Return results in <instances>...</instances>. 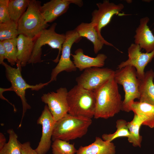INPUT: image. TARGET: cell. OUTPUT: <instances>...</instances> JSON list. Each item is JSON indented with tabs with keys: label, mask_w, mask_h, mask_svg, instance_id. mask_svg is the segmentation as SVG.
Returning a JSON list of instances; mask_svg holds the SVG:
<instances>
[{
	"label": "cell",
	"mask_w": 154,
	"mask_h": 154,
	"mask_svg": "<svg viewBox=\"0 0 154 154\" xmlns=\"http://www.w3.org/2000/svg\"><path fill=\"white\" fill-rule=\"evenodd\" d=\"M94 92L96 99L95 118L107 119L121 110V97L114 77L106 81Z\"/></svg>",
	"instance_id": "cell-1"
},
{
	"label": "cell",
	"mask_w": 154,
	"mask_h": 154,
	"mask_svg": "<svg viewBox=\"0 0 154 154\" xmlns=\"http://www.w3.org/2000/svg\"><path fill=\"white\" fill-rule=\"evenodd\" d=\"M91 119L67 114L55 122L52 140L66 141L80 138L86 135L92 123Z\"/></svg>",
	"instance_id": "cell-2"
},
{
	"label": "cell",
	"mask_w": 154,
	"mask_h": 154,
	"mask_svg": "<svg viewBox=\"0 0 154 154\" xmlns=\"http://www.w3.org/2000/svg\"><path fill=\"white\" fill-rule=\"evenodd\" d=\"M68 113L92 119L94 117L96 99L94 92L76 85L68 92Z\"/></svg>",
	"instance_id": "cell-3"
},
{
	"label": "cell",
	"mask_w": 154,
	"mask_h": 154,
	"mask_svg": "<svg viewBox=\"0 0 154 154\" xmlns=\"http://www.w3.org/2000/svg\"><path fill=\"white\" fill-rule=\"evenodd\" d=\"M41 2L30 0L27 9L17 23L18 35L22 34L33 40L49 25L40 9Z\"/></svg>",
	"instance_id": "cell-4"
},
{
	"label": "cell",
	"mask_w": 154,
	"mask_h": 154,
	"mask_svg": "<svg viewBox=\"0 0 154 154\" xmlns=\"http://www.w3.org/2000/svg\"><path fill=\"white\" fill-rule=\"evenodd\" d=\"M114 78L117 84L122 86L125 97L122 101L121 110L127 112L131 111L130 106L136 99H139V80L135 68L128 65L115 71Z\"/></svg>",
	"instance_id": "cell-5"
},
{
	"label": "cell",
	"mask_w": 154,
	"mask_h": 154,
	"mask_svg": "<svg viewBox=\"0 0 154 154\" xmlns=\"http://www.w3.org/2000/svg\"><path fill=\"white\" fill-rule=\"evenodd\" d=\"M56 25V23H53L48 29L42 31L33 40V51L28 64H35L41 62L42 47L46 44L48 45L52 48L58 50V55L53 61L56 63L58 62L62 45L66 37L65 34H58L55 32Z\"/></svg>",
	"instance_id": "cell-6"
},
{
	"label": "cell",
	"mask_w": 154,
	"mask_h": 154,
	"mask_svg": "<svg viewBox=\"0 0 154 154\" xmlns=\"http://www.w3.org/2000/svg\"><path fill=\"white\" fill-rule=\"evenodd\" d=\"M5 69L6 78L11 83L13 91L21 98L23 106V113L21 121L19 125L20 127L25 113L27 110L30 109L31 106L27 103L25 98V91L28 89L32 90L38 91L47 85L51 82L50 80L47 82L40 83L35 85H30L27 84L23 78L21 74V68L20 66L14 68L4 62L2 65Z\"/></svg>",
	"instance_id": "cell-7"
},
{
	"label": "cell",
	"mask_w": 154,
	"mask_h": 154,
	"mask_svg": "<svg viewBox=\"0 0 154 154\" xmlns=\"http://www.w3.org/2000/svg\"><path fill=\"white\" fill-rule=\"evenodd\" d=\"M96 5L98 9L94 10L92 13L91 23L93 25L100 40L107 45L114 47L113 44L106 40L102 37L101 31L102 29L110 22L115 15H118L124 8L121 3L116 4L110 2L108 0H104L102 3H97Z\"/></svg>",
	"instance_id": "cell-8"
},
{
	"label": "cell",
	"mask_w": 154,
	"mask_h": 154,
	"mask_svg": "<svg viewBox=\"0 0 154 154\" xmlns=\"http://www.w3.org/2000/svg\"><path fill=\"white\" fill-rule=\"evenodd\" d=\"M66 39L62 46L61 57L56 66L52 69L50 79L51 82L56 80L57 75L63 71L67 72L76 70L73 62L70 59L71 50L73 44L78 42L82 38L76 30L68 31L65 34Z\"/></svg>",
	"instance_id": "cell-9"
},
{
	"label": "cell",
	"mask_w": 154,
	"mask_h": 154,
	"mask_svg": "<svg viewBox=\"0 0 154 154\" xmlns=\"http://www.w3.org/2000/svg\"><path fill=\"white\" fill-rule=\"evenodd\" d=\"M115 71L107 68L92 67L84 70L76 78L77 85L94 92L108 80L114 77Z\"/></svg>",
	"instance_id": "cell-10"
},
{
	"label": "cell",
	"mask_w": 154,
	"mask_h": 154,
	"mask_svg": "<svg viewBox=\"0 0 154 154\" xmlns=\"http://www.w3.org/2000/svg\"><path fill=\"white\" fill-rule=\"evenodd\" d=\"M68 92L66 88L61 87L55 92L44 94L41 97L42 101L47 105L55 121L68 113Z\"/></svg>",
	"instance_id": "cell-11"
},
{
	"label": "cell",
	"mask_w": 154,
	"mask_h": 154,
	"mask_svg": "<svg viewBox=\"0 0 154 154\" xmlns=\"http://www.w3.org/2000/svg\"><path fill=\"white\" fill-rule=\"evenodd\" d=\"M141 50L138 45L131 44L127 49L128 59L121 62L118 65L117 68L120 69L128 65L133 66L136 69L138 78H143L145 74V68L154 58V50L149 53L142 52Z\"/></svg>",
	"instance_id": "cell-12"
},
{
	"label": "cell",
	"mask_w": 154,
	"mask_h": 154,
	"mask_svg": "<svg viewBox=\"0 0 154 154\" xmlns=\"http://www.w3.org/2000/svg\"><path fill=\"white\" fill-rule=\"evenodd\" d=\"M56 122L46 104L37 120V123L42 126V136L37 147L35 149L38 154H46L49 150Z\"/></svg>",
	"instance_id": "cell-13"
},
{
	"label": "cell",
	"mask_w": 154,
	"mask_h": 154,
	"mask_svg": "<svg viewBox=\"0 0 154 154\" xmlns=\"http://www.w3.org/2000/svg\"><path fill=\"white\" fill-rule=\"evenodd\" d=\"M71 4L81 7L83 2L81 0H51L41 6L40 11L46 22L51 23L66 13Z\"/></svg>",
	"instance_id": "cell-14"
},
{
	"label": "cell",
	"mask_w": 154,
	"mask_h": 154,
	"mask_svg": "<svg viewBox=\"0 0 154 154\" xmlns=\"http://www.w3.org/2000/svg\"><path fill=\"white\" fill-rule=\"evenodd\" d=\"M149 21L147 17L141 18L140 23L135 30L134 36L135 44L138 45L141 49L149 53L154 50V35L150 29L147 23Z\"/></svg>",
	"instance_id": "cell-15"
},
{
	"label": "cell",
	"mask_w": 154,
	"mask_h": 154,
	"mask_svg": "<svg viewBox=\"0 0 154 154\" xmlns=\"http://www.w3.org/2000/svg\"><path fill=\"white\" fill-rule=\"evenodd\" d=\"M73 62L76 68L80 71L92 67H102L105 64L107 56L104 54L100 53L95 57H92L84 54L82 49L79 48L71 54Z\"/></svg>",
	"instance_id": "cell-16"
},
{
	"label": "cell",
	"mask_w": 154,
	"mask_h": 154,
	"mask_svg": "<svg viewBox=\"0 0 154 154\" xmlns=\"http://www.w3.org/2000/svg\"><path fill=\"white\" fill-rule=\"evenodd\" d=\"M154 72L151 69L145 72L143 78L139 79V102L154 105Z\"/></svg>",
	"instance_id": "cell-17"
},
{
	"label": "cell",
	"mask_w": 154,
	"mask_h": 154,
	"mask_svg": "<svg viewBox=\"0 0 154 154\" xmlns=\"http://www.w3.org/2000/svg\"><path fill=\"white\" fill-rule=\"evenodd\" d=\"M116 146L112 142L105 141L98 137L90 144L80 146L76 154H115Z\"/></svg>",
	"instance_id": "cell-18"
},
{
	"label": "cell",
	"mask_w": 154,
	"mask_h": 154,
	"mask_svg": "<svg viewBox=\"0 0 154 154\" xmlns=\"http://www.w3.org/2000/svg\"><path fill=\"white\" fill-rule=\"evenodd\" d=\"M34 41L32 38L22 34L17 37V59L16 64L25 66L30 59L33 51Z\"/></svg>",
	"instance_id": "cell-19"
},
{
	"label": "cell",
	"mask_w": 154,
	"mask_h": 154,
	"mask_svg": "<svg viewBox=\"0 0 154 154\" xmlns=\"http://www.w3.org/2000/svg\"><path fill=\"white\" fill-rule=\"evenodd\" d=\"M75 29L79 36L84 37L90 41L94 46V53L97 54L102 48L104 44L100 39L98 33L92 23L82 22Z\"/></svg>",
	"instance_id": "cell-20"
},
{
	"label": "cell",
	"mask_w": 154,
	"mask_h": 154,
	"mask_svg": "<svg viewBox=\"0 0 154 154\" xmlns=\"http://www.w3.org/2000/svg\"><path fill=\"white\" fill-rule=\"evenodd\" d=\"M134 114L142 117L144 120L142 125L150 128L154 127V105L148 103L134 101L130 106Z\"/></svg>",
	"instance_id": "cell-21"
},
{
	"label": "cell",
	"mask_w": 154,
	"mask_h": 154,
	"mask_svg": "<svg viewBox=\"0 0 154 154\" xmlns=\"http://www.w3.org/2000/svg\"><path fill=\"white\" fill-rule=\"evenodd\" d=\"M144 121L142 117L134 114L132 120L127 122V125L130 134L128 140L134 147H141L142 138L140 135L139 130Z\"/></svg>",
	"instance_id": "cell-22"
},
{
	"label": "cell",
	"mask_w": 154,
	"mask_h": 154,
	"mask_svg": "<svg viewBox=\"0 0 154 154\" xmlns=\"http://www.w3.org/2000/svg\"><path fill=\"white\" fill-rule=\"evenodd\" d=\"M30 0H9L8 10L11 19L17 23L27 10Z\"/></svg>",
	"instance_id": "cell-23"
},
{
	"label": "cell",
	"mask_w": 154,
	"mask_h": 154,
	"mask_svg": "<svg viewBox=\"0 0 154 154\" xmlns=\"http://www.w3.org/2000/svg\"><path fill=\"white\" fill-rule=\"evenodd\" d=\"M9 134L8 142L0 150V154H21V143L18 139V137L12 129H8Z\"/></svg>",
	"instance_id": "cell-24"
},
{
	"label": "cell",
	"mask_w": 154,
	"mask_h": 154,
	"mask_svg": "<svg viewBox=\"0 0 154 154\" xmlns=\"http://www.w3.org/2000/svg\"><path fill=\"white\" fill-rule=\"evenodd\" d=\"M17 23L11 20L0 23V41L17 37Z\"/></svg>",
	"instance_id": "cell-25"
},
{
	"label": "cell",
	"mask_w": 154,
	"mask_h": 154,
	"mask_svg": "<svg viewBox=\"0 0 154 154\" xmlns=\"http://www.w3.org/2000/svg\"><path fill=\"white\" fill-rule=\"evenodd\" d=\"M127 124V122L124 119L117 120L116 123V131L113 133L103 134L102 139L105 141L112 142L118 137L128 138L130 136V134Z\"/></svg>",
	"instance_id": "cell-26"
},
{
	"label": "cell",
	"mask_w": 154,
	"mask_h": 154,
	"mask_svg": "<svg viewBox=\"0 0 154 154\" xmlns=\"http://www.w3.org/2000/svg\"><path fill=\"white\" fill-rule=\"evenodd\" d=\"M4 47L7 61L13 66L16 63L17 59V37L1 41Z\"/></svg>",
	"instance_id": "cell-27"
},
{
	"label": "cell",
	"mask_w": 154,
	"mask_h": 154,
	"mask_svg": "<svg viewBox=\"0 0 154 154\" xmlns=\"http://www.w3.org/2000/svg\"><path fill=\"white\" fill-rule=\"evenodd\" d=\"M51 146L53 154H75L77 150L74 144L60 139L54 141Z\"/></svg>",
	"instance_id": "cell-28"
},
{
	"label": "cell",
	"mask_w": 154,
	"mask_h": 154,
	"mask_svg": "<svg viewBox=\"0 0 154 154\" xmlns=\"http://www.w3.org/2000/svg\"><path fill=\"white\" fill-rule=\"evenodd\" d=\"M9 1V0H0V23L11 19L8 10Z\"/></svg>",
	"instance_id": "cell-29"
},
{
	"label": "cell",
	"mask_w": 154,
	"mask_h": 154,
	"mask_svg": "<svg viewBox=\"0 0 154 154\" xmlns=\"http://www.w3.org/2000/svg\"><path fill=\"white\" fill-rule=\"evenodd\" d=\"M21 154H38L35 149L32 148L29 141L21 143Z\"/></svg>",
	"instance_id": "cell-30"
},
{
	"label": "cell",
	"mask_w": 154,
	"mask_h": 154,
	"mask_svg": "<svg viewBox=\"0 0 154 154\" xmlns=\"http://www.w3.org/2000/svg\"><path fill=\"white\" fill-rule=\"evenodd\" d=\"M6 58V53L4 47L1 41H0V64L3 65L4 60Z\"/></svg>",
	"instance_id": "cell-31"
},
{
	"label": "cell",
	"mask_w": 154,
	"mask_h": 154,
	"mask_svg": "<svg viewBox=\"0 0 154 154\" xmlns=\"http://www.w3.org/2000/svg\"><path fill=\"white\" fill-rule=\"evenodd\" d=\"M8 91V89L7 88H0V98L1 99L5 100L9 103L11 105L13 108V110L15 112H16L17 111L15 105L10 102L9 100L6 98L3 95V93L5 91Z\"/></svg>",
	"instance_id": "cell-32"
},
{
	"label": "cell",
	"mask_w": 154,
	"mask_h": 154,
	"mask_svg": "<svg viewBox=\"0 0 154 154\" xmlns=\"http://www.w3.org/2000/svg\"><path fill=\"white\" fill-rule=\"evenodd\" d=\"M6 139L4 135L0 133V150L6 144Z\"/></svg>",
	"instance_id": "cell-33"
}]
</instances>
